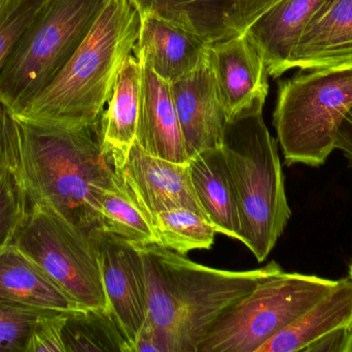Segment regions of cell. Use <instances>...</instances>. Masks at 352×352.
Wrapping results in <instances>:
<instances>
[{
    "label": "cell",
    "instance_id": "6da1fadb",
    "mask_svg": "<svg viewBox=\"0 0 352 352\" xmlns=\"http://www.w3.org/2000/svg\"><path fill=\"white\" fill-rule=\"evenodd\" d=\"M12 167L29 207L52 209L89 236L100 229L99 196L117 177L100 120L72 128L12 114Z\"/></svg>",
    "mask_w": 352,
    "mask_h": 352
},
{
    "label": "cell",
    "instance_id": "7a4b0ae2",
    "mask_svg": "<svg viewBox=\"0 0 352 352\" xmlns=\"http://www.w3.org/2000/svg\"><path fill=\"white\" fill-rule=\"evenodd\" d=\"M138 247L148 291V318L142 328L152 333L160 352H198L226 310L261 281L283 271L275 262L256 270H219L160 244Z\"/></svg>",
    "mask_w": 352,
    "mask_h": 352
},
{
    "label": "cell",
    "instance_id": "3957f363",
    "mask_svg": "<svg viewBox=\"0 0 352 352\" xmlns=\"http://www.w3.org/2000/svg\"><path fill=\"white\" fill-rule=\"evenodd\" d=\"M140 28V12L132 0H107L63 70L14 115L64 127L96 124L124 60L135 49Z\"/></svg>",
    "mask_w": 352,
    "mask_h": 352
},
{
    "label": "cell",
    "instance_id": "277c9868",
    "mask_svg": "<svg viewBox=\"0 0 352 352\" xmlns=\"http://www.w3.org/2000/svg\"><path fill=\"white\" fill-rule=\"evenodd\" d=\"M223 155L237 198L240 242L264 262L292 216L277 141L262 113L227 124Z\"/></svg>",
    "mask_w": 352,
    "mask_h": 352
},
{
    "label": "cell",
    "instance_id": "5b68a950",
    "mask_svg": "<svg viewBox=\"0 0 352 352\" xmlns=\"http://www.w3.org/2000/svg\"><path fill=\"white\" fill-rule=\"evenodd\" d=\"M352 107V64L300 70L280 81L273 125L287 165L318 167L335 150L337 130Z\"/></svg>",
    "mask_w": 352,
    "mask_h": 352
},
{
    "label": "cell",
    "instance_id": "8992f818",
    "mask_svg": "<svg viewBox=\"0 0 352 352\" xmlns=\"http://www.w3.org/2000/svg\"><path fill=\"white\" fill-rule=\"evenodd\" d=\"M107 0H50L0 68V101L18 114L72 59Z\"/></svg>",
    "mask_w": 352,
    "mask_h": 352
},
{
    "label": "cell",
    "instance_id": "52a82bcc",
    "mask_svg": "<svg viewBox=\"0 0 352 352\" xmlns=\"http://www.w3.org/2000/svg\"><path fill=\"white\" fill-rule=\"evenodd\" d=\"M337 284L314 275H272L219 316L198 352H258Z\"/></svg>",
    "mask_w": 352,
    "mask_h": 352
},
{
    "label": "cell",
    "instance_id": "ba28073f",
    "mask_svg": "<svg viewBox=\"0 0 352 352\" xmlns=\"http://www.w3.org/2000/svg\"><path fill=\"white\" fill-rule=\"evenodd\" d=\"M12 244L80 307L109 309L93 235L52 209L31 206Z\"/></svg>",
    "mask_w": 352,
    "mask_h": 352
},
{
    "label": "cell",
    "instance_id": "9c48e42d",
    "mask_svg": "<svg viewBox=\"0 0 352 352\" xmlns=\"http://www.w3.org/2000/svg\"><path fill=\"white\" fill-rule=\"evenodd\" d=\"M92 235L107 306L133 352L148 312L144 258L138 246L109 231L97 229Z\"/></svg>",
    "mask_w": 352,
    "mask_h": 352
},
{
    "label": "cell",
    "instance_id": "30bf717a",
    "mask_svg": "<svg viewBox=\"0 0 352 352\" xmlns=\"http://www.w3.org/2000/svg\"><path fill=\"white\" fill-rule=\"evenodd\" d=\"M207 58L227 123L262 113L270 76L264 58L245 35L208 45Z\"/></svg>",
    "mask_w": 352,
    "mask_h": 352
},
{
    "label": "cell",
    "instance_id": "8fae6325",
    "mask_svg": "<svg viewBox=\"0 0 352 352\" xmlns=\"http://www.w3.org/2000/svg\"><path fill=\"white\" fill-rule=\"evenodd\" d=\"M280 0H132L140 14L161 17L202 39L207 45L245 34Z\"/></svg>",
    "mask_w": 352,
    "mask_h": 352
},
{
    "label": "cell",
    "instance_id": "7c38bea8",
    "mask_svg": "<svg viewBox=\"0 0 352 352\" xmlns=\"http://www.w3.org/2000/svg\"><path fill=\"white\" fill-rule=\"evenodd\" d=\"M116 172L153 225L160 213L175 208L190 209L205 217L195 194L188 163L153 156L135 142L124 167Z\"/></svg>",
    "mask_w": 352,
    "mask_h": 352
},
{
    "label": "cell",
    "instance_id": "4fadbf2b",
    "mask_svg": "<svg viewBox=\"0 0 352 352\" xmlns=\"http://www.w3.org/2000/svg\"><path fill=\"white\" fill-rule=\"evenodd\" d=\"M170 89L188 158L221 148L228 123L207 53L194 70L171 83Z\"/></svg>",
    "mask_w": 352,
    "mask_h": 352
},
{
    "label": "cell",
    "instance_id": "5bb4252c",
    "mask_svg": "<svg viewBox=\"0 0 352 352\" xmlns=\"http://www.w3.org/2000/svg\"><path fill=\"white\" fill-rule=\"evenodd\" d=\"M352 64V0H326L302 32L289 70Z\"/></svg>",
    "mask_w": 352,
    "mask_h": 352
},
{
    "label": "cell",
    "instance_id": "9a60e30c",
    "mask_svg": "<svg viewBox=\"0 0 352 352\" xmlns=\"http://www.w3.org/2000/svg\"><path fill=\"white\" fill-rule=\"evenodd\" d=\"M140 14L135 56L165 82H175L204 59L208 45L194 33L151 12Z\"/></svg>",
    "mask_w": 352,
    "mask_h": 352
},
{
    "label": "cell",
    "instance_id": "2e32d148",
    "mask_svg": "<svg viewBox=\"0 0 352 352\" xmlns=\"http://www.w3.org/2000/svg\"><path fill=\"white\" fill-rule=\"evenodd\" d=\"M142 63V95L136 143L153 156L186 163L188 156L176 114L170 84Z\"/></svg>",
    "mask_w": 352,
    "mask_h": 352
},
{
    "label": "cell",
    "instance_id": "e0dca14e",
    "mask_svg": "<svg viewBox=\"0 0 352 352\" xmlns=\"http://www.w3.org/2000/svg\"><path fill=\"white\" fill-rule=\"evenodd\" d=\"M326 0H280L245 32L262 55L269 76L276 79L289 70L298 41L314 12Z\"/></svg>",
    "mask_w": 352,
    "mask_h": 352
},
{
    "label": "cell",
    "instance_id": "ac0fdd59",
    "mask_svg": "<svg viewBox=\"0 0 352 352\" xmlns=\"http://www.w3.org/2000/svg\"><path fill=\"white\" fill-rule=\"evenodd\" d=\"M142 63L135 55L126 57L118 72L107 109L101 116V140L116 171L127 161L138 136L142 95Z\"/></svg>",
    "mask_w": 352,
    "mask_h": 352
},
{
    "label": "cell",
    "instance_id": "d6986e66",
    "mask_svg": "<svg viewBox=\"0 0 352 352\" xmlns=\"http://www.w3.org/2000/svg\"><path fill=\"white\" fill-rule=\"evenodd\" d=\"M188 165L195 194L207 220L217 233L238 240L237 198L223 147L195 155L188 159Z\"/></svg>",
    "mask_w": 352,
    "mask_h": 352
},
{
    "label": "cell",
    "instance_id": "ffe728a7",
    "mask_svg": "<svg viewBox=\"0 0 352 352\" xmlns=\"http://www.w3.org/2000/svg\"><path fill=\"white\" fill-rule=\"evenodd\" d=\"M0 298L51 311L82 308L14 244L0 250Z\"/></svg>",
    "mask_w": 352,
    "mask_h": 352
},
{
    "label": "cell",
    "instance_id": "44dd1931",
    "mask_svg": "<svg viewBox=\"0 0 352 352\" xmlns=\"http://www.w3.org/2000/svg\"><path fill=\"white\" fill-rule=\"evenodd\" d=\"M352 324V280H338L334 289L303 315L267 341L258 352H303L324 335Z\"/></svg>",
    "mask_w": 352,
    "mask_h": 352
},
{
    "label": "cell",
    "instance_id": "7402d4cb",
    "mask_svg": "<svg viewBox=\"0 0 352 352\" xmlns=\"http://www.w3.org/2000/svg\"><path fill=\"white\" fill-rule=\"evenodd\" d=\"M62 340L65 352H132L119 322L104 308L66 312Z\"/></svg>",
    "mask_w": 352,
    "mask_h": 352
},
{
    "label": "cell",
    "instance_id": "603a6c76",
    "mask_svg": "<svg viewBox=\"0 0 352 352\" xmlns=\"http://www.w3.org/2000/svg\"><path fill=\"white\" fill-rule=\"evenodd\" d=\"M100 229L109 231L135 246L158 244L152 221L130 196L119 176L99 196Z\"/></svg>",
    "mask_w": 352,
    "mask_h": 352
},
{
    "label": "cell",
    "instance_id": "cb8c5ba5",
    "mask_svg": "<svg viewBox=\"0 0 352 352\" xmlns=\"http://www.w3.org/2000/svg\"><path fill=\"white\" fill-rule=\"evenodd\" d=\"M154 227L158 244L184 256L192 250L210 249L217 234L204 216L186 208L160 213L155 218Z\"/></svg>",
    "mask_w": 352,
    "mask_h": 352
},
{
    "label": "cell",
    "instance_id": "d4e9b609",
    "mask_svg": "<svg viewBox=\"0 0 352 352\" xmlns=\"http://www.w3.org/2000/svg\"><path fill=\"white\" fill-rule=\"evenodd\" d=\"M56 312L0 298V352H27L39 320Z\"/></svg>",
    "mask_w": 352,
    "mask_h": 352
},
{
    "label": "cell",
    "instance_id": "484cf974",
    "mask_svg": "<svg viewBox=\"0 0 352 352\" xmlns=\"http://www.w3.org/2000/svg\"><path fill=\"white\" fill-rule=\"evenodd\" d=\"M28 209L26 194L12 165L0 167V250L12 243Z\"/></svg>",
    "mask_w": 352,
    "mask_h": 352
},
{
    "label": "cell",
    "instance_id": "4316f807",
    "mask_svg": "<svg viewBox=\"0 0 352 352\" xmlns=\"http://www.w3.org/2000/svg\"><path fill=\"white\" fill-rule=\"evenodd\" d=\"M50 0H21L14 12L0 25V68L31 23Z\"/></svg>",
    "mask_w": 352,
    "mask_h": 352
},
{
    "label": "cell",
    "instance_id": "83f0119b",
    "mask_svg": "<svg viewBox=\"0 0 352 352\" xmlns=\"http://www.w3.org/2000/svg\"><path fill=\"white\" fill-rule=\"evenodd\" d=\"M66 312H56L39 320L35 327L27 352H65L62 327Z\"/></svg>",
    "mask_w": 352,
    "mask_h": 352
},
{
    "label": "cell",
    "instance_id": "f1b7e54d",
    "mask_svg": "<svg viewBox=\"0 0 352 352\" xmlns=\"http://www.w3.org/2000/svg\"><path fill=\"white\" fill-rule=\"evenodd\" d=\"M303 352H352V324L324 335L308 345Z\"/></svg>",
    "mask_w": 352,
    "mask_h": 352
},
{
    "label": "cell",
    "instance_id": "f546056e",
    "mask_svg": "<svg viewBox=\"0 0 352 352\" xmlns=\"http://www.w3.org/2000/svg\"><path fill=\"white\" fill-rule=\"evenodd\" d=\"M12 113L0 101V167L12 165Z\"/></svg>",
    "mask_w": 352,
    "mask_h": 352
},
{
    "label": "cell",
    "instance_id": "4dcf8cb0",
    "mask_svg": "<svg viewBox=\"0 0 352 352\" xmlns=\"http://www.w3.org/2000/svg\"><path fill=\"white\" fill-rule=\"evenodd\" d=\"M335 149L342 151L352 165V107L343 118L337 130Z\"/></svg>",
    "mask_w": 352,
    "mask_h": 352
},
{
    "label": "cell",
    "instance_id": "1f68e13d",
    "mask_svg": "<svg viewBox=\"0 0 352 352\" xmlns=\"http://www.w3.org/2000/svg\"><path fill=\"white\" fill-rule=\"evenodd\" d=\"M21 0H0V25L14 12Z\"/></svg>",
    "mask_w": 352,
    "mask_h": 352
},
{
    "label": "cell",
    "instance_id": "d6a6232c",
    "mask_svg": "<svg viewBox=\"0 0 352 352\" xmlns=\"http://www.w3.org/2000/svg\"><path fill=\"white\" fill-rule=\"evenodd\" d=\"M349 277L352 280V258H351V262H349Z\"/></svg>",
    "mask_w": 352,
    "mask_h": 352
}]
</instances>
